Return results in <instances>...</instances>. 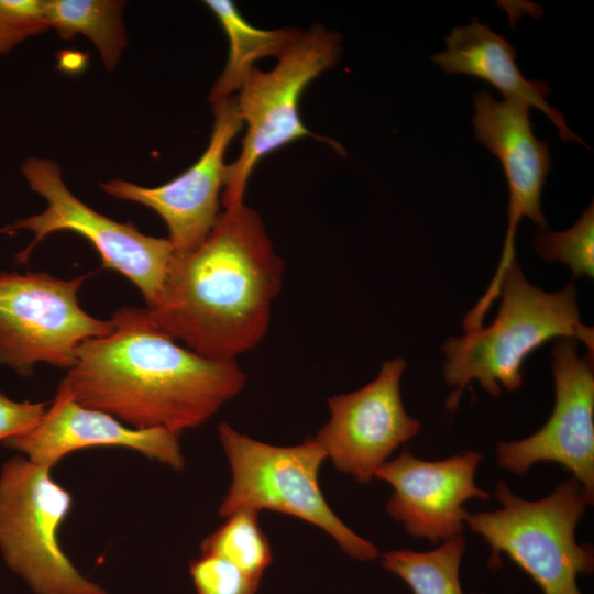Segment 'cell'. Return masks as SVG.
Returning a JSON list of instances; mask_svg holds the SVG:
<instances>
[{"mask_svg":"<svg viewBox=\"0 0 594 594\" xmlns=\"http://www.w3.org/2000/svg\"><path fill=\"white\" fill-rule=\"evenodd\" d=\"M201 553L222 557L250 575L261 580L272 563V550L258 522V513L241 509L206 537Z\"/></svg>","mask_w":594,"mask_h":594,"instance_id":"cell-20","label":"cell"},{"mask_svg":"<svg viewBox=\"0 0 594 594\" xmlns=\"http://www.w3.org/2000/svg\"><path fill=\"white\" fill-rule=\"evenodd\" d=\"M189 574L197 594H255L261 582L229 560L208 553L190 561Z\"/></svg>","mask_w":594,"mask_h":594,"instance_id":"cell-22","label":"cell"},{"mask_svg":"<svg viewBox=\"0 0 594 594\" xmlns=\"http://www.w3.org/2000/svg\"><path fill=\"white\" fill-rule=\"evenodd\" d=\"M52 469L19 454L0 472V551L8 568L34 594H107L84 576L59 543L72 506L70 493Z\"/></svg>","mask_w":594,"mask_h":594,"instance_id":"cell-7","label":"cell"},{"mask_svg":"<svg viewBox=\"0 0 594 594\" xmlns=\"http://www.w3.org/2000/svg\"><path fill=\"white\" fill-rule=\"evenodd\" d=\"M87 276L0 272V365L28 377L37 363L69 370L80 345L111 332V320L90 316L78 293Z\"/></svg>","mask_w":594,"mask_h":594,"instance_id":"cell-8","label":"cell"},{"mask_svg":"<svg viewBox=\"0 0 594 594\" xmlns=\"http://www.w3.org/2000/svg\"><path fill=\"white\" fill-rule=\"evenodd\" d=\"M50 403L15 402L0 393V442L34 428Z\"/></svg>","mask_w":594,"mask_h":594,"instance_id":"cell-24","label":"cell"},{"mask_svg":"<svg viewBox=\"0 0 594 594\" xmlns=\"http://www.w3.org/2000/svg\"><path fill=\"white\" fill-rule=\"evenodd\" d=\"M554 406L532 436L496 447L499 468L522 475L538 462H556L570 471L594 498L593 356L580 358L578 341L556 339L552 350Z\"/></svg>","mask_w":594,"mask_h":594,"instance_id":"cell-11","label":"cell"},{"mask_svg":"<svg viewBox=\"0 0 594 594\" xmlns=\"http://www.w3.org/2000/svg\"><path fill=\"white\" fill-rule=\"evenodd\" d=\"M446 50L431 61L447 74H465L493 85L507 101L524 103L540 110L557 127L563 141L585 142L566 124L564 116L548 103L549 86L540 80H527L516 64V50L503 35L476 18L470 25L454 28L446 38Z\"/></svg>","mask_w":594,"mask_h":594,"instance_id":"cell-16","label":"cell"},{"mask_svg":"<svg viewBox=\"0 0 594 594\" xmlns=\"http://www.w3.org/2000/svg\"><path fill=\"white\" fill-rule=\"evenodd\" d=\"M284 265L260 215L226 207L190 252L174 254L157 301L145 308L163 334L205 358L235 359L267 333Z\"/></svg>","mask_w":594,"mask_h":594,"instance_id":"cell-2","label":"cell"},{"mask_svg":"<svg viewBox=\"0 0 594 594\" xmlns=\"http://www.w3.org/2000/svg\"><path fill=\"white\" fill-rule=\"evenodd\" d=\"M112 330L84 342L58 385L81 406L134 429L177 435L208 421L246 384L235 361L205 358L158 331L146 309L119 308Z\"/></svg>","mask_w":594,"mask_h":594,"instance_id":"cell-1","label":"cell"},{"mask_svg":"<svg viewBox=\"0 0 594 594\" xmlns=\"http://www.w3.org/2000/svg\"><path fill=\"white\" fill-rule=\"evenodd\" d=\"M464 550L465 539L459 535L427 552L408 549L385 552L382 565L406 582L413 594H464L460 582Z\"/></svg>","mask_w":594,"mask_h":594,"instance_id":"cell-19","label":"cell"},{"mask_svg":"<svg viewBox=\"0 0 594 594\" xmlns=\"http://www.w3.org/2000/svg\"><path fill=\"white\" fill-rule=\"evenodd\" d=\"M180 435L165 429H134L100 410L78 404L61 385L38 424L2 442L29 461L53 469L74 451L116 447L139 452L152 461L180 471L185 458Z\"/></svg>","mask_w":594,"mask_h":594,"instance_id":"cell-15","label":"cell"},{"mask_svg":"<svg viewBox=\"0 0 594 594\" xmlns=\"http://www.w3.org/2000/svg\"><path fill=\"white\" fill-rule=\"evenodd\" d=\"M482 459V453L468 451L444 460L426 461L403 450L397 458L385 462L374 477L393 487L386 504L388 515L410 536L437 544L462 535L469 516L464 503L490 498L475 484Z\"/></svg>","mask_w":594,"mask_h":594,"instance_id":"cell-14","label":"cell"},{"mask_svg":"<svg viewBox=\"0 0 594 594\" xmlns=\"http://www.w3.org/2000/svg\"><path fill=\"white\" fill-rule=\"evenodd\" d=\"M403 358L386 361L362 388L328 399L330 418L314 436L334 468L367 484L402 444L415 438L420 422L404 408Z\"/></svg>","mask_w":594,"mask_h":594,"instance_id":"cell-10","label":"cell"},{"mask_svg":"<svg viewBox=\"0 0 594 594\" xmlns=\"http://www.w3.org/2000/svg\"><path fill=\"white\" fill-rule=\"evenodd\" d=\"M21 172L30 189L47 205L41 213L4 228L7 233L28 230L34 234L32 242L15 255V262L26 263L45 237L73 231L91 243L102 268L130 279L141 292L146 308H151L161 295L174 255L168 239L144 234L133 223L114 221L84 204L66 187L58 164L51 160L28 157Z\"/></svg>","mask_w":594,"mask_h":594,"instance_id":"cell-9","label":"cell"},{"mask_svg":"<svg viewBox=\"0 0 594 594\" xmlns=\"http://www.w3.org/2000/svg\"><path fill=\"white\" fill-rule=\"evenodd\" d=\"M205 3L219 20L229 42L227 63L209 94L212 105L233 97L256 61L271 55L279 56L297 38L300 31L257 29L241 15L229 0H208Z\"/></svg>","mask_w":594,"mask_h":594,"instance_id":"cell-17","label":"cell"},{"mask_svg":"<svg viewBox=\"0 0 594 594\" xmlns=\"http://www.w3.org/2000/svg\"><path fill=\"white\" fill-rule=\"evenodd\" d=\"M2 232H4V229H1V230H0V233H2Z\"/></svg>","mask_w":594,"mask_h":594,"instance_id":"cell-25","label":"cell"},{"mask_svg":"<svg viewBox=\"0 0 594 594\" xmlns=\"http://www.w3.org/2000/svg\"><path fill=\"white\" fill-rule=\"evenodd\" d=\"M337 33L322 26L300 32L268 72L253 68L242 82L237 106L246 125L238 158L227 165L223 207L244 202L249 178L261 158L302 138H316L302 123L300 97L306 87L340 57ZM323 141L324 139H319ZM333 144L340 152L339 144Z\"/></svg>","mask_w":594,"mask_h":594,"instance_id":"cell-6","label":"cell"},{"mask_svg":"<svg viewBox=\"0 0 594 594\" xmlns=\"http://www.w3.org/2000/svg\"><path fill=\"white\" fill-rule=\"evenodd\" d=\"M495 496L501 508L465 519L491 548L487 565L498 569L504 553L543 594H582L576 579L594 570L593 547L575 539L576 526L594 499L583 485L572 476L546 498L527 501L498 481Z\"/></svg>","mask_w":594,"mask_h":594,"instance_id":"cell-4","label":"cell"},{"mask_svg":"<svg viewBox=\"0 0 594 594\" xmlns=\"http://www.w3.org/2000/svg\"><path fill=\"white\" fill-rule=\"evenodd\" d=\"M499 296L501 306L491 326L450 338L442 345L443 377L454 388L446 403L448 409L458 406L473 380L495 398L502 388H520L525 360L549 340L581 341L593 356L594 331L581 321L572 282L559 292L547 293L530 284L515 262L502 279Z\"/></svg>","mask_w":594,"mask_h":594,"instance_id":"cell-3","label":"cell"},{"mask_svg":"<svg viewBox=\"0 0 594 594\" xmlns=\"http://www.w3.org/2000/svg\"><path fill=\"white\" fill-rule=\"evenodd\" d=\"M211 106L215 120L208 146L199 160L176 178L152 188L123 179L100 185L117 199L154 210L167 226L174 254L196 249L215 227L221 212L219 196L226 182V151L243 127L235 96Z\"/></svg>","mask_w":594,"mask_h":594,"instance_id":"cell-13","label":"cell"},{"mask_svg":"<svg viewBox=\"0 0 594 594\" xmlns=\"http://www.w3.org/2000/svg\"><path fill=\"white\" fill-rule=\"evenodd\" d=\"M218 435L232 473L218 510L221 518L241 509L283 513L324 530L355 560L378 557V549L349 528L324 499L318 475L327 454L314 437L279 447L252 439L227 422L219 424Z\"/></svg>","mask_w":594,"mask_h":594,"instance_id":"cell-5","label":"cell"},{"mask_svg":"<svg viewBox=\"0 0 594 594\" xmlns=\"http://www.w3.org/2000/svg\"><path fill=\"white\" fill-rule=\"evenodd\" d=\"M472 122L475 139L501 162L508 185V224L496 273L475 304L487 312L499 297L502 279L515 261L516 230L524 217L540 229L547 228L541 210V191L551 168L550 151L532 131L529 107L514 101H497L487 90L474 96Z\"/></svg>","mask_w":594,"mask_h":594,"instance_id":"cell-12","label":"cell"},{"mask_svg":"<svg viewBox=\"0 0 594 594\" xmlns=\"http://www.w3.org/2000/svg\"><path fill=\"white\" fill-rule=\"evenodd\" d=\"M47 30L45 0H0V55Z\"/></svg>","mask_w":594,"mask_h":594,"instance_id":"cell-23","label":"cell"},{"mask_svg":"<svg viewBox=\"0 0 594 594\" xmlns=\"http://www.w3.org/2000/svg\"><path fill=\"white\" fill-rule=\"evenodd\" d=\"M124 1L117 0H45L50 29L62 40L81 34L99 52L107 70H113L128 43L122 20Z\"/></svg>","mask_w":594,"mask_h":594,"instance_id":"cell-18","label":"cell"},{"mask_svg":"<svg viewBox=\"0 0 594 594\" xmlns=\"http://www.w3.org/2000/svg\"><path fill=\"white\" fill-rule=\"evenodd\" d=\"M535 248L547 262L566 264L574 278L594 276V207L593 202L580 219L568 230L552 232L539 229L535 235Z\"/></svg>","mask_w":594,"mask_h":594,"instance_id":"cell-21","label":"cell"}]
</instances>
